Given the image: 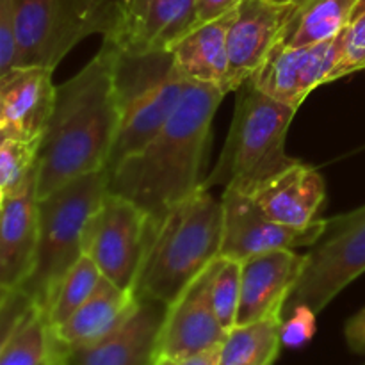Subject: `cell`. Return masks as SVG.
Returning <instances> with one entry per match:
<instances>
[{
    "label": "cell",
    "mask_w": 365,
    "mask_h": 365,
    "mask_svg": "<svg viewBox=\"0 0 365 365\" xmlns=\"http://www.w3.org/2000/svg\"><path fill=\"white\" fill-rule=\"evenodd\" d=\"M118 128L114 48L102 43L98 53L78 73L57 86L39 145L38 198L75 178L107 170Z\"/></svg>",
    "instance_id": "1"
},
{
    "label": "cell",
    "mask_w": 365,
    "mask_h": 365,
    "mask_svg": "<svg viewBox=\"0 0 365 365\" xmlns=\"http://www.w3.org/2000/svg\"><path fill=\"white\" fill-rule=\"evenodd\" d=\"M225 93L187 81L184 96L159 132L109 173V191L150 217L164 216L203 185L212 120Z\"/></svg>",
    "instance_id": "2"
},
{
    "label": "cell",
    "mask_w": 365,
    "mask_h": 365,
    "mask_svg": "<svg viewBox=\"0 0 365 365\" xmlns=\"http://www.w3.org/2000/svg\"><path fill=\"white\" fill-rule=\"evenodd\" d=\"M221 237L223 205L209 189H198L157 220L148 216L135 298L173 303L220 257Z\"/></svg>",
    "instance_id": "3"
},
{
    "label": "cell",
    "mask_w": 365,
    "mask_h": 365,
    "mask_svg": "<svg viewBox=\"0 0 365 365\" xmlns=\"http://www.w3.org/2000/svg\"><path fill=\"white\" fill-rule=\"evenodd\" d=\"M237 93L227 143L203 189L221 185L248 192L298 163L285 153L289 127L298 109L267 96L252 78Z\"/></svg>",
    "instance_id": "4"
},
{
    "label": "cell",
    "mask_w": 365,
    "mask_h": 365,
    "mask_svg": "<svg viewBox=\"0 0 365 365\" xmlns=\"http://www.w3.org/2000/svg\"><path fill=\"white\" fill-rule=\"evenodd\" d=\"M109 191L107 170L68 182L38 198V246L34 264L21 291L48 314L61 282L84 255V232Z\"/></svg>",
    "instance_id": "5"
},
{
    "label": "cell",
    "mask_w": 365,
    "mask_h": 365,
    "mask_svg": "<svg viewBox=\"0 0 365 365\" xmlns=\"http://www.w3.org/2000/svg\"><path fill=\"white\" fill-rule=\"evenodd\" d=\"M113 48L120 128L107 171L139 152L163 128L187 86V78L175 64L171 50L127 53L116 46Z\"/></svg>",
    "instance_id": "6"
},
{
    "label": "cell",
    "mask_w": 365,
    "mask_h": 365,
    "mask_svg": "<svg viewBox=\"0 0 365 365\" xmlns=\"http://www.w3.org/2000/svg\"><path fill=\"white\" fill-rule=\"evenodd\" d=\"M118 18L120 0H14L16 66L56 70L82 39L109 36Z\"/></svg>",
    "instance_id": "7"
},
{
    "label": "cell",
    "mask_w": 365,
    "mask_h": 365,
    "mask_svg": "<svg viewBox=\"0 0 365 365\" xmlns=\"http://www.w3.org/2000/svg\"><path fill=\"white\" fill-rule=\"evenodd\" d=\"M305 257L284 316L298 305L319 314L342 289L365 273V205L324 220L323 232Z\"/></svg>",
    "instance_id": "8"
},
{
    "label": "cell",
    "mask_w": 365,
    "mask_h": 365,
    "mask_svg": "<svg viewBox=\"0 0 365 365\" xmlns=\"http://www.w3.org/2000/svg\"><path fill=\"white\" fill-rule=\"evenodd\" d=\"M148 214L130 200L107 191L84 232V255L102 277L132 291L145 252Z\"/></svg>",
    "instance_id": "9"
},
{
    "label": "cell",
    "mask_w": 365,
    "mask_h": 365,
    "mask_svg": "<svg viewBox=\"0 0 365 365\" xmlns=\"http://www.w3.org/2000/svg\"><path fill=\"white\" fill-rule=\"evenodd\" d=\"M221 205L223 237L220 257L239 262L277 250L310 248L324 228V220L310 228H292L277 223L253 202L252 196L235 187H225Z\"/></svg>",
    "instance_id": "10"
},
{
    "label": "cell",
    "mask_w": 365,
    "mask_h": 365,
    "mask_svg": "<svg viewBox=\"0 0 365 365\" xmlns=\"http://www.w3.org/2000/svg\"><path fill=\"white\" fill-rule=\"evenodd\" d=\"M296 11L294 2L242 0L227 34L228 93L237 91L262 66L271 50L284 39Z\"/></svg>",
    "instance_id": "11"
},
{
    "label": "cell",
    "mask_w": 365,
    "mask_h": 365,
    "mask_svg": "<svg viewBox=\"0 0 365 365\" xmlns=\"http://www.w3.org/2000/svg\"><path fill=\"white\" fill-rule=\"evenodd\" d=\"M217 259L168 305L157 341L155 359H185L217 348L225 341L227 330L221 327L210 298V284Z\"/></svg>",
    "instance_id": "12"
},
{
    "label": "cell",
    "mask_w": 365,
    "mask_h": 365,
    "mask_svg": "<svg viewBox=\"0 0 365 365\" xmlns=\"http://www.w3.org/2000/svg\"><path fill=\"white\" fill-rule=\"evenodd\" d=\"M341 48L342 32L328 41L307 46H287L280 41L252 81L267 96L298 109L317 86L330 82Z\"/></svg>",
    "instance_id": "13"
},
{
    "label": "cell",
    "mask_w": 365,
    "mask_h": 365,
    "mask_svg": "<svg viewBox=\"0 0 365 365\" xmlns=\"http://www.w3.org/2000/svg\"><path fill=\"white\" fill-rule=\"evenodd\" d=\"M196 25V0H120L118 25L103 41L127 53L171 50Z\"/></svg>",
    "instance_id": "14"
},
{
    "label": "cell",
    "mask_w": 365,
    "mask_h": 365,
    "mask_svg": "<svg viewBox=\"0 0 365 365\" xmlns=\"http://www.w3.org/2000/svg\"><path fill=\"white\" fill-rule=\"evenodd\" d=\"M305 259L296 250H277L242 260L235 324L284 319V307L302 274Z\"/></svg>",
    "instance_id": "15"
},
{
    "label": "cell",
    "mask_w": 365,
    "mask_h": 365,
    "mask_svg": "<svg viewBox=\"0 0 365 365\" xmlns=\"http://www.w3.org/2000/svg\"><path fill=\"white\" fill-rule=\"evenodd\" d=\"M253 202L277 223L310 228L324 202V180L316 168L298 160L287 170L267 178L248 191Z\"/></svg>",
    "instance_id": "16"
},
{
    "label": "cell",
    "mask_w": 365,
    "mask_h": 365,
    "mask_svg": "<svg viewBox=\"0 0 365 365\" xmlns=\"http://www.w3.org/2000/svg\"><path fill=\"white\" fill-rule=\"evenodd\" d=\"M38 171L0 209V282L14 291L25 284L38 246Z\"/></svg>",
    "instance_id": "17"
},
{
    "label": "cell",
    "mask_w": 365,
    "mask_h": 365,
    "mask_svg": "<svg viewBox=\"0 0 365 365\" xmlns=\"http://www.w3.org/2000/svg\"><path fill=\"white\" fill-rule=\"evenodd\" d=\"M168 305L139 299L138 309L103 341L68 356L66 365H152Z\"/></svg>",
    "instance_id": "18"
},
{
    "label": "cell",
    "mask_w": 365,
    "mask_h": 365,
    "mask_svg": "<svg viewBox=\"0 0 365 365\" xmlns=\"http://www.w3.org/2000/svg\"><path fill=\"white\" fill-rule=\"evenodd\" d=\"M139 305L132 291H123L103 278L95 294L64 323L52 328L56 344L68 355L89 348L116 331Z\"/></svg>",
    "instance_id": "19"
},
{
    "label": "cell",
    "mask_w": 365,
    "mask_h": 365,
    "mask_svg": "<svg viewBox=\"0 0 365 365\" xmlns=\"http://www.w3.org/2000/svg\"><path fill=\"white\" fill-rule=\"evenodd\" d=\"M56 89L53 70L46 66H13L0 77L7 125L18 138H43Z\"/></svg>",
    "instance_id": "20"
},
{
    "label": "cell",
    "mask_w": 365,
    "mask_h": 365,
    "mask_svg": "<svg viewBox=\"0 0 365 365\" xmlns=\"http://www.w3.org/2000/svg\"><path fill=\"white\" fill-rule=\"evenodd\" d=\"M235 11L214 21L196 25L171 46L177 68L187 81L209 84L227 95V34Z\"/></svg>",
    "instance_id": "21"
},
{
    "label": "cell",
    "mask_w": 365,
    "mask_h": 365,
    "mask_svg": "<svg viewBox=\"0 0 365 365\" xmlns=\"http://www.w3.org/2000/svg\"><path fill=\"white\" fill-rule=\"evenodd\" d=\"M359 0H296V11L282 43L307 46L341 34L353 20Z\"/></svg>",
    "instance_id": "22"
},
{
    "label": "cell",
    "mask_w": 365,
    "mask_h": 365,
    "mask_svg": "<svg viewBox=\"0 0 365 365\" xmlns=\"http://www.w3.org/2000/svg\"><path fill=\"white\" fill-rule=\"evenodd\" d=\"M282 319L235 324L221 342L220 365H273L282 348Z\"/></svg>",
    "instance_id": "23"
},
{
    "label": "cell",
    "mask_w": 365,
    "mask_h": 365,
    "mask_svg": "<svg viewBox=\"0 0 365 365\" xmlns=\"http://www.w3.org/2000/svg\"><path fill=\"white\" fill-rule=\"evenodd\" d=\"M103 277L89 257L82 255L61 282L46 319L50 328L59 327L77 309H81L102 284Z\"/></svg>",
    "instance_id": "24"
},
{
    "label": "cell",
    "mask_w": 365,
    "mask_h": 365,
    "mask_svg": "<svg viewBox=\"0 0 365 365\" xmlns=\"http://www.w3.org/2000/svg\"><path fill=\"white\" fill-rule=\"evenodd\" d=\"M52 346L46 314L34 307L0 355V365H41L52 353Z\"/></svg>",
    "instance_id": "25"
},
{
    "label": "cell",
    "mask_w": 365,
    "mask_h": 365,
    "mask_svg": "<svg viewBox=\"0 0 365 365\" xmlns=\"http://www.w3.org/2000/svg\"><path fill=\"white\" fill-rule=\"evenodd\" d=\"M41 138H13L0 146V189L7 195L20 189L38 171Z\"/></svg>",
    "instance_id": "26"
},
{
    "label": "cell",
    "mask_w": 365,
    "mask_h": 365,
    "mask_svg": "<svg viewBox=\"0 0 365 365\" xmlns=\"http://www.w3.org/2000/svg\"><path fill=\"white\" fill-rule=\"evenodd\" d=\"M241 271L239 260L220 257L210 284V298L216 316L225 330H232L237 321L239 299H241Z\"/></svg>",
    "instance_id": "27"
},
{
    "label": "cell",
    "mask_w": 365,
    "mask_h": 365,
    "mask_svg": "<svg viewBox=\"0 0 365 365\" xmlns=\"http://www.w3.org/2000/svg\"><path fill=\"white\" fill-rule=\"evenodd\" d=\"M360 70H365V13L353 18L342 31L341 57L331 71L330 82Z\"/></svg>",
    "instance_id": "28"
},
{
    "label": "cell",
    "mask_w": 365,
    "mask_h": 365,
    "mask_svg": "<svg viewBox=\"0 0 365 365\" xmlns=\"http://www.w3.org/2000/svg\"><path fill=\"white\" fill-rule=\"evenodd\" d=\"M34 307L31 296L21 289L11 291L6 302L0 305V355Z\"/></svg>",
    "instance_id": "29"
},
{
    "label": "cell",
    "mask_w": 365,
    "mask_h": 365,
    "mask_svg": "<svg viewBox=\"0 0 365 365\" xmlns=\"http://www.w3.org/2000/svg\"><path fill=\"white\" fill-rule=\"evenodd\" d=\"M316 316L317 314L307 305L294 307L287 316H284L280 328L282 346L296 349L309 344L316 335Z\"/></svg>",
    "instance_id": "30"
},
{
    "label": "cell",
    "mask_w": 365,
    "mask_h": 365,
    "mask_svg": "<svg viewBox=\"0 0 365 365\" xmlns=\"http://www.w3.org/2000/svg\"><path fill=\"white\" fill-rule=\"evenodd\" d=\"M242 0H196V18L198 25L214 21L230 14L239 7Z\"/></svg>",
    "instance_id": "31"
},
{
    "label": "cell",
    "mask_w": 365,
    "mask_h": 365,
    "mask_svg": "<svg viewBox=\"0 0 365 365\" xmlns=\"http://www.w3.org/2000/svg\"><path fill=\"white\" fill-rule=\"evenodd\" d=\"M348 346L355 353H365V309L351 317L344 328Z\"/></svg>",
    "instance_id": "32"
},
{
    "label": "cell",
    "mask_w": 365,
    "mask_h": 365,
    "mask_svg": "<svg viewBox=\"0 0 365 365\" xmlns=\"http://www.w3.org/2000/svg\"><path fill=\"white\" fill-rule=\"evenodd\" d=\"M220 348L207 349V351L198 353V355L185 356V359H155L152 365H220Z\"/></svg>",
    "instance_id": "33"
},
{
    "label": "cell",
    "mask_w": 365,
    "mask_h": 365,
    "mask_svg": "<svg viewBox=\"0 0 365 365\" xmlns=\"http://www.w3.org/2000/svg\"><path fill=\"white\" fill-rule=\"evenodd\" d=\"M53 337V335H52ZM68 353L63 351V349L59 348V346L56 344V341H53V346H52V353H50L48 359L45 360L41 365H66L68 364Z\"/></svg>",
    "instance_id": "34"
},
{
    "label": "cell",
    "mask_w": 365,
    "mask_h": 365,
    "mask_svg": "<svg viewBox=\"0 0 365 365\" xmlns=\"http://www.w3.org/2000/svg\"><path fill=\"white\" fill-rule=\"evenodd\" d=\"M4 128H9V125H7L6 109H4V103L2 100H0V130H4Z\"/></svg>",
    "instance_id": "35"
},
{
    "label": "cell",
    "mask_w": 365,
    "mask_h": 365,
    "mask_svg": "<svg viewBox=\"0 0 365 365\" xmlns=\"http://www.w3.org/2000/svg\"><path fill=\"white\" fill-rule=\"evenodd\" d=\"M13 135H16V134H14V132L11 130V128H4V130H0V146H2L4 143L7 141V139L13 138Z\"/></svg>",
    "instance_id": "36"
},
{
    "label": "cell",
    "mask_w": 365,
    "mask_h": 365,
    "mask_svg": "<svg viewBox=\"0 0 365 365\" xmlns=\"http://www.w3.org/2000/svg\"><path fill=\"white\" fill-rule=\"evenodd\" d=\"M9 292H11V289H7L6 285H4L2 282H0V305H2V303L6 302V298H7V296H9Z\"/></svg>",
    "instance_id": "37"
},
{
    "label": "cell",
    "mask_w": 365,
    "mask_h": 365,
    "mask_svg": "<svg viewBox=\"0 0 365 365\" xmlns=\"http://www.w3.org/2000/svg\"><path fill=\"white\" fill-rule=\"evenodd\" d=\"M365 13V0H359V4H356V9H355V14H353V18L359 16V14Z\"/></svg>",
    "instance_id": "38"
},
{
    "label": "cell",
    "mask_w": 365,
    "mask_h": 365,
    "mask_svg": "<svg viewBox=\"0 0 365 365\" xmlns=\"http://www.w3.org/2000/svg\"><path fill=\"white\" fill-rule=\"evenodd\" d=\"M4 202H6V192H4L2 189H0V209H2Z\"/></svg>",
    "instance_id": "39"
},
{
    "label": "cell",
    "mask_w": 365,
    "mask_h": 365,
    "mask_svg": "<svg viewBox=\"0 0 365 365\" xmlns=\"http://www.w3.org/2000/svg\"><path fill=\"white\" fill-rule=\"evenodd\" d=\"M278 2H294V0H278Z\"/></svg>",
    "instance_id": "40"
}]
</instances>
